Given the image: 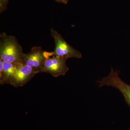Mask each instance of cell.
I'll return each mask as SVG.
<instances>
[{
	"mask_svg": "<svg viewBox=\"0 0 130 130\" xmlns=\"http://www.w3.org/2000/svg\"><path fill=\"white\" fill-rule=\"evenodd\" d=\"M67 60L63 57L53 55L52 52H47L46 59L39 72L49 73L55 77L64 76L69 70Z\"/></svg>",
	"mask_w": 130,
	"mask_h": 130,
	"instance_id": "obj_3",
	"label": "cell"
},
{
	"mask_svg": "<svg viewBox=\"0 0 130 130\" xmlns=\"http://www.w3.org/2000/svg\"><path fill=\"white\" fill-rule=\"evenodd\" d=\"M50 33L55 43V48L52 52L53 55L63 57L67 60L71 58L80 59L82 58L81 52L68 44L57 31L51 28Z\"/></svg>",
	"mask_w": 130,
	"mask_h": 130,
	"instance_id": "obj_2",
	"label": "cell"
},
{
	"mask_svg": "<svg viewBox=\"0 0 130 130\" xmlns=\"http://www.w3.org/2000/svg\"><path fill=\"white\" fill-rule=\"evenodd\" d=\"M39 72L22 63L16 64V70L9 84L16 88L21 87Z\"/></svg>",
	"mask_w": 130,
	"mask_h": 130,
	"instance_id": "obj_6",
	"label": "cell"
},
{
	"mask_svg": "<svg viewBox=\"0 0 130 130\" xmlns=\"http://www.w3.org/2000/svg\"><path fill=\"white\" fill-rule=\"evenodd\" d=\"M16 38L3 32L0 34V59L14 64L22 63L24 55Z\"/></svg>",
	"mask_w": 130,
	"mask_h": 130,
	"instance_id": "obj_1",
	"label": "cell"
},
{
	"mask_svg": "<svg viewBox=\"0 0 130 130\" xmlns=\"http://www.w3.org/2000/svg\"><path fill=\"white\" fill-rule=\"evenodd\" d=\"M9 0H0V13H2L7 9Z\"/></svg>",
	"mask_w": 130,
	"mask_h": 130,
	"instance_id": "obj_8",
	"label": "cell"
},
{
	"mask_svg": "<svg viewBox=\"0 0 130 130\" xmlns=\"http://www.w3.org/2000/svg\"><path fill=\"white\" fill-rule=\"evenodd\" d=\"M47 56V51H44L41 47L35 46L32 47L29 53L24 54L22 63L39 72V70L45 62Z\"/></svg>",
	"mask_w": 130,
	"mask_h": 130,
	"instance_id": "obj_5",
	"label": "cell"
},
{
	"mask_svg": "<svg viewBox=\"0 0 130 130\" xmlns=\"http://www.w3.org/2000/svg\"><path fill=\"white\" fill-rule=\"evenodd\" d=\"M100 87L110 86L118 89L122 93L126 102L130 107V85L119 77V73L112 68L108 76L98 82Z\"/></svg>",
	"mask_w": 130,
	"mask_h": 130,
	"instance_id": "obj_4",
	"label": "cell"
},
{
	"mask_svg": "<svg viewBox=\"0 0 130 130\" xmlns=\"http://www.w3.org/2000/svg\"><path fill=\"white\" fill-rule=\"evenodd\" d=\"M56 2L61 4L67 5L69 0H54Z\"/></svg>",
	"mask_w": 130,
	"mask_h": 130,
	"instance_id": "obj_9",
	"label": "cell"
},
{
	"mask_svg": "<svg viewBox=\"0 0 130 130\" xmlns=\"http://www.w3.org/2000/svg\"><path fill=\"white\" fill-rule=\"evenodd\" d=\"M16 64L4 61L0 59V84H10L16 70Z\"/></svg>",
	"mask_w": 130,
	"mask_h": 130,
	"instance_id": "obj_7",
	"label": "cell"
}]
</instances>
